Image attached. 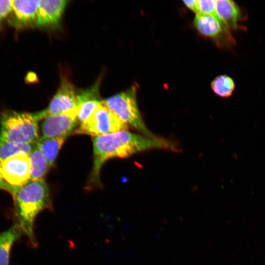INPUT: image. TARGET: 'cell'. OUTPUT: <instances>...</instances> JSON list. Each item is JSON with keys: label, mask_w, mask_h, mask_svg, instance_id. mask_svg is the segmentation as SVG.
Masks as SVG:
<instances>
[{"label": "cell", "mask_w": 265, "mask_h": 265, "mask_svg": "<svg viewBox=\"0 0 265 265\" xmlns=\"http://www.w3.org/2000/svg\"><path fill=\"white\" fill-rule=\"evenodd\" d=\"M215 1V0H197L198 12L199 13L212 15L220 21L216 11Z\"/></svg>", "instance_id": "18"}, {"label": "cell", "mask_w": 265, "mask_h": 265, "mask_svg": "<svg viewBox=\"0 0 265 265\" xmlns=\"http://www.w3.org/2000/svg\"><path fill=\"white\" fill-rule=\"evenodd\" d=\"M68 2L66 0H40L36 26L41 27L57 26Z\"/></svg>", "instance_id": "11"}, {"label": "cell", "mask_w": 265, "mask_h": 265, "mask_svg": "<svg viewBox=\"0 0 265 265\" xmlns=\"http://www.w3.org/2000/svg\"><path fill=\"white\" fill-rule=\"evenodd\" d=\"M214 93L222 98H228L233 93L235 83L233 79L227 75H221L215 77L211 83Z\"/></svg>", "instance_id": "17"}, {"label": "cell", "mask_w": 265, "mask_h": 265, "mask_svg": "<svg viewBox=\"0 0 265 265\" xmlns=\"http://www.w3.org/2000/svg\"><path fill=\"white\" fill-rule=\"evenodd\" d=\"M31 163L29 155L18 154L0 162V190L14 197L18 190L30 181Z\"/></svg>", "instance_id": "5"}, {"label": "cell", "mask_w": 265, "mask_h": 265, "mask_svg": "<svg viewBox=\"0 0 265 265\" xmlns=\"http://www.w3.org/2000/svg\"><path fill=\"white\" fill-rule=\"evenodd\" d=\"M100 79L90 87L77 92L78 126L87 119L102 103L99 92Z\"/></svg>", "instance_id": "10"}, {"label": "cell", "mask_w": 265, "mask_h": 265, "mask_svg": "<svg viewBox=\"0 0 265 265\" xmlns=\"http://www.w3.org/2000/svg\"><path fill=\"white\" fill-rule=\"evenodd\" d=\"M39 121L36 112L5 111L0 117V142L36 143L39 138Z\"/></svg>", "instance_id": "3"}, {"label": "cell", "mask_w": 265, "mask_h": 265, "mask_svg": "<svg viewBox=\"0 0 265 265\" xmlns=\"http://www.w3.org/2000/svg\"><path fill=\"white\" fill-rule=\"evenodd\" d=\"M193 24L197 30L204 36L216 40L223 38L230 46L236 44L230 30L212 15L198 13L195 15Z\"/></svg>", "instance_id": "9"}, {"label": "cell", "mask_w": 265, "mask_h": 265, "mask_svg": "<svg viewBox=\"0 0 265 265\" xmlns=\"http://www.w3.org/2000/svg\"><path fill=\"white\" fill-rule=\"evenodd\" d=\"M66 137L39 138L36 145L41 152L49 165L52 167L63 146Z\"/></svg>", "instance_id": "15"}, {"label": "cell", "mask_w": 265, "mask_h": 265, "mask_svg": "<svg viewBox=\"0 0 265 265\" xmlns=\"http://www.w3.org/2000/svg\"><path fill=\"white\" fill-rule=\"evenodd\" d=\"M29 157L31 163L30 181L44 179L50 167L36 144L29 154Z\"/></svg>", "instance_id": "16"}, {"label": "cell", "mask_w": 265, "mask_h": 265, "mask_svg": "<svg viewBox=\"0 0 265 265\" xmlns=\"http://www.w3.org/2000/svg\"><path fill=\"white\" fill-rule=\"evenodd\" d=\"M136 86L114 95L103 103L119 119L142 135L151 138L158 136L152 133L146 127L140 113L136 97Z\"/></svg>", "instance_id": "4"}, {"label": "cell", "mask_w": 265, "mask_h": 265, "mask_svg": "<svg viewBox=\"0 0 265 265\" xmlns=\"http://www.w3.org/2000/svg\"><path fill=\"white\" fill-rule=\"evenodd\" d=\"M78 108L70 111L49 116L42 119L40 138L66 137L73 133L78 126Z\"/></svg>", "instance_id": "7"}, {"label": "cell", "mask_w": 265, "mask_h": 265, "mask_svg": "<svg viewBox=\"0 0 265 265\" xmlns=\"http://www.w3.org/2000/svg\"><path fill=\"white\" fill-rule=\"evenodd\" d=\"M93 166L90 182L92 186L100 185V173L103 164L113 158H125L152 149L178 151V146L166 139L151 138L142 134L122 130L93 138Z\"/></svg>", "instance_id": "1"}, {"label": "cell", "mask_w": 265, "mask_h": 265, "mask_svg": "<svg viewBox=\"0 0 265 265\" xmlns=\"http://www.w3.org/2000/svg\"><path fill=\"white\" fill-rule=\"evenodd\" d=\"M40 0H12L13 15L11 23L15 26H27L36 20Z\"/></svg>", "instance_id": "12"}, {"label": "cell", "mask_w": 265, "mask_h": 265, "mask_svg": "<svg viewBox=\"0 0 265 265\" xmlns=\"http://www.w3.org/2000/svg\"><path fill=\"white\" fill-rule=\"evenodd\" d=\"M22 234L20 226L16 223L0 233V265H9L12 246Z\"/></svg>", "instance_id": "14"}, {"label": "cell", "mask_w": 265, "mask_h": 265, "mask_svg": "<svg viewBox=\"0 0 265 265\" xmlns=\"http://www.w3.org/2000/svg\"><path fill=\"white\" fill-rule=\"evenodd\" d=\"M128 129L129 126L102 102L89 117L76 128L73 133L87 134L95 137Z\"/></svg>", "instance_id": "6"}, {"label": "cell", "mask_w": 265, "mask_h": 265, "mask_svg": "<svg viewBox=\"0 0 265 265\" xmlns=\"http://www.w3.org/2000/svg\"><path fill=\"white\" fill-rule=\"evenodd\" d=\"M12 10V0H0V27L2 20Z\"/></svg>", "instance_id": "19"}, {"label": "cell", "mask_w": 265, "mask_h": 265, "mask_svg": "<svg viewBox=\"0 0 265 265\" xmlns=\"http://www.w3.org/2000/svg\"><path fill=\"white\" fill-rule=\"evenodd\" d=\"M216 11L222 22L230 31L237 30L242 19L240 8L231 0H217Z\"/></svg>", "instance_id": "13"}, {"label": "cell", "mask_w": 265, "mask_h": 265, "mask_svg": "<svg viewBox=\"0 0 265 265\" xmlns=\"http://www.w3.org/2000/svg\"><path fill=\"white\" fill-rule=\"evenodd\" d=\"M183 2L188 9L192 11L196 14L199 13L197 0H183Z\"/></svg>", "instance_id": "20"}, {"label": "cell", "mask_w": 265, "mask_h": 265, "mask_svg": "<svg viewBox=\"0 0 265 265\" xmlns=\"http://www.w3.org/2000/svg\"><path fill=\"white\" fill-rule=\"evenodd\" d=\"M77 107V92L73 84L67 79L63 78L48 106L36 113L40 121L49 116L67 112Z\"/></svg>", "instance_id": "8"}, {"label": "cell", "mask_w": 265, "mask_h": 265, "mask_svg": "<svg viewBox=\"0 0 265 265\" xmlns=\"http://www.w3.org/2000/svg\"><path fill=\"white\" fill-rule=\"evenodd\" d=\"M17 223L29 243L36 247L34 226L40 212L52 206L48 186L44 179L30 181L16 192L13 198Z\"/></svg>", "instance_id": "2"}]
</instances>
